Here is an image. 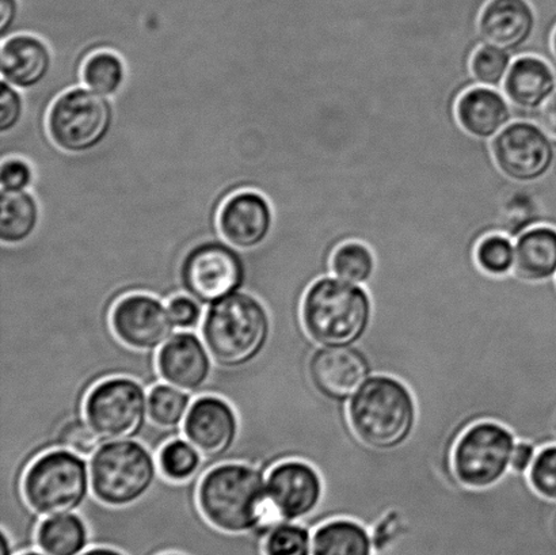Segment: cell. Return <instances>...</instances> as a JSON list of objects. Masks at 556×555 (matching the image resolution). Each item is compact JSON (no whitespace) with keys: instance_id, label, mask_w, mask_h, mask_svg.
<instances>
[{"instance_id":"obj_1","label":"cell","mask_w":556,"mask_h":555,"mask_svg":"<svg viewBox=\"0 0 556 555\" xmlns=\"http://www.w3.org/2000/svg\"><path fill=\"white\" fill-rule=\"evenodd\" d=\"M198 504L212 526L230 534H268L282 521L269 503L265 472L242 462H225L206 471L199 481Z\"/></svg>"},{"instance_id":"obj_2","label":"cell","mask_w":556,"mask_h":555,"mask_svg":"<svg viewBox=\"0 0 556 555\" xmlns=\"http://www.w3.org/2000/svg\"><path fill=\"white\" fill-rule=\"evenodd\" d=\"M201 339L216 366H248L264 352L271 333L265 304L249 291H239L205 310Z\"/></svg>"},{"instance_id":"obj_3","label":"cell","mask_w":556,"mask_h":555,"mask_svg":"<svg viewBox=\"0 0 556 555\" xmlns=\"http://www.w3.org/2000/svg\"><path fill=\"white\" fill-rule=\"evenodd\" d=\"M372 320V301L362 286L338 277L311 282L302 302V323L308 339L320 346H353Z\"/></svg>"},{"instance_id":"obj_4","label":"cell","mask_w":556,"mask_h":555,"mask_svg":"<svg viewBox=\"0 0 556 555\" xmlns=\"http://www.w3.org/2000/svg\"><path fill=\"white\" fill-rule=\"evenodd\" d=\"M348 416L359 442L374 450L390 451L410 439L417 406L405 383L389 375H376L354 394Z\"/></svg>"},{"instance_id":"obj_5","label":"cell","mask_w":556,"mask_h":555,"mask_svg":"<svg viewBox=\"0 0 556 555\" xmlns=\"http://www.w3.org/2000/svg\"><path fill=\"white\" fill-rule=\"evenodd\" d=\"M91 494L113 508L140 502L160 476L156 455L141 440L105 442L89 461Z\"/></svg>"},{"instance_id":"obj_6","label":"cell","mask_w":556,"mask_h":555,"mask_svg":"<svg viewBox=\"0 0 556 555\" xmlns=\"http://www.w3.org/2000/svg\"><path fill=\"white\" fill-rule=\"evenodd\" d=\"M22 494L40 518L79 513L91 494L89 464L70 451L49 450L27 467Z\"/></svg>"},{"instance_id":"obj_7","label":"cell","mask_w":556,"mask_h":555,"mask_svg":"<svg viewBox=\"0 0 556 555\" xmlns=\"http://www.w3.org/2000/svg\"><path fill=\"white\" fill-rule=\"evenodd\" d=\"M114 124L116 108L112 101L79 86L60 92L46 118L49 140L68 155H86L100 149L111 138Z\"/></svg>"},{"instance_id":"obj_8","label":"cell","mask_w":556,"mask_h":555,"mask_svg":"<svg viewBox=\"0 0 556 555\" xmlns=\"http://www.w3.org/2000/svg\"><path fill=\"white\" fill-rule=\"evenodd\" d=\"M247 280L248 264L243 253L220 239L204 238L192 244L179 263V292L203 306L243 291Z\"/></svg>"},{"instance_id":"obj_9","label":"cell","mask_w":556,"mask_h":555,"mask_svg":"<svg viewBox=\"0 0 556 555\" xmlns=\"http://www.w3.org/2000/svg\"><path fill=\"white\" fill-rule=\"evenodd\" d=\"M147 388L129 377L101 380L86 395L84 417L102 442L140 439L149 426Z\"/></svg>"},{"instance_id":"obj_10","label":"cell","mask_w":556,"mask_h":555,"mask_svg":"<svg viewBox=\"0 0 556 555\" xmlns=\"http://www.w3.org/2000/svg\"><path fill=\"white\" fill-rule=\"evenodd\" d=\"M516 440L508 428L497 422L473 424L457 440L452 453L457 481L470 489H489L510 469Z\"/></svg>"},{"instance_id":"obj_11","label":"cell","mask_w":556,"mask_h":555,"mask_svg":"<svg viewBox=\"0 0 556 555\" xmlns=\"http://www.w3.org/2000/svg\"><path fill=\"white\" fill-rule=\"evenodd\" d=\"M182 437L203 456V466L193 478L200 481L236 445L239 437L238 413L230 402L219 395H198L185 417Z\"/></svg>"},{"instance_id":"obj_12","label":"cell","mask_w":556,"mask_h":555,"mask_svg":"<svg viewBox=\"0 0 556 555\" xmlns=\"http://www.w3.org/2000/svg\"><path fill=\"white\" fill-rule=\"evenodd\" d=\"M490 146L500 172L515 182L541 181L554 166L553 141L541 127L530 122L506 125Z\"/></svg>"},{"instance_id":"obj_13","label":"cell","mask_w":556,"mask_h":555,"mask_svg":"<svg viewBox=\"0 0 556 555\" xmlns=\"http://www.w3.org/2000/svg\"><path fill=\"white\" fill-rule=\"evenodd\" d=\"M114 337L128 350L156 353L173 336L174 325L162 299L146 292L119 298L111 312Z\"/></svg>"},{"instance_id":"obj_14","label":"cell","mask_w":556,"mask_h":555,"mask_svg":"<svg viewBox=\"0 0 556 555\" xmlns=\"http://www.w3.org/2000/svg\"><path fill=\"white\" fill-rule=\"evenodd\" d=\"M266 493L281 520L304 521L321 505L324 478L308 462L282 461L266 475Z\"/></svg>"},{"instance_id":"obj_15","label":"cell","mask_w":556,"mask_h":555,"mask_svg":"<svg viewBox=\"0 0 556 555\" xmlns=\"http://www.w3.org/2000/svg\"><path fill=\"white\" fill-rule=\"evenodd\" d=\"M258 531L230 534L217 530L200 510H193L167 531L163 548L182 555H266Z\"/></svg>"},{"instance_id":"obj_16","label":"cell","mask_w":556,"mask_h":555,"mask_svg":"<svg viewBox=\"0 0 556 555\" xmlns=\"http://www.w3.org/2000/svg\"><path fill=\"white\" fill-rule=\"evenodd\" d=\"M370 373L367 355L353 346H321L307 362L309 383L316 393L340 404L353 399Z\"/></svg>"},{"instance_id":"obj_17","label":"cell","mask_w":556,"mask_h":555,"mask_svg":"<svg viewBox=\"0 0 556 555\" xmlns=\"http://www.w3.org/2000/svg\"><path fill=\"white\" fill-rule=\"evenodd\" d=\"M216 217L223 239L243 252L263 247L274 232V205L258 190L244 189L230 194L220 204Z\"/></svg>"},{"instance_id":"obj_18","label":"cell","mask_w":556,"mask_h":555,"mask_svg":"<svg viewBox=\"0 0 556 555\" xmlns=\"http://www.w3.org/2000/svg\"><path fill=\"white\" fill-rule=\"evenodd\" d=\"M156 367L162 382L198 396L210 382L215 363L200 336L179 330L156 352Z\"/></svg>"},{"instance_id":"obj_19","label":"cell","mask_w":556,"mask_h":555,"mask_svg":"<svg viewBox=\"0 0 556 555\" xmlns=\"http://www.w3.org/2000/svg\"><path fill=\"white\" fill-rule=\"evenodd\" d=\"M535 27V10L528 0H489L479 11L481 41L501 51H519L531 40Z\"/></svg>"},{"instance_id":"obj_20","label":"cell","mask_w":556,"mask_h":555,"mask_svg":"<svg viewBox=\"0 0 556 555\" xmlns=\"http://www.w3.org/2000/svg\"><path fill=\"white\" fill-rule=\"evenodd\" d=\"M53 70V53L43 38L30 33H16L2 41L0 73L2 79L22 91L46 84Z\"/></svg>"},{"instance_id":"obj_21","label":"cell","mask_w":556,"mask_h":555,"mask_svg":"<svg viewBox=\"0 0 556 555\" xmlns=\"http://www.w3.org/2000/svg\"><path fill=\"white\" fill-rule=\"evenodd\" d=\"M456 118L468 135L481 140L495 138L509 125L511 112L506 98L490 87L471 86L456 102Z\"/></svg>"},{"instance_id":"obj_22","label":"cell","mask_w":556,"mask_h":555,"mask_svg":"<svg viewBox=\"0 0 556 555\" xmlns=\"http://www.w3.org/2000/svg\"><path fill=\"white\" fill-rule=\"evenodd\" d=\"M555 89L556 78L553 68L536 56L515 60L504 80L506 100L519 111H536L548 101Z\"/></svg>"},{"instance_id":"obj_23","label":"cell","mask_w":556,"mask_h":555,"mask_svg":"<svg viewBox=\"0 0 556 555\" xmlns=\"http://www.w3.org/2000/svg\"><path fill=\"white\" fill-rule=\"evenodd\" d=\"M514 275L525 282H547L556 275V228L535 226L517 238Z\"/></svg>"},{"instance_id":"obj_24","label":"cell","mask_w":556,"mask_h":555,"mask_svg":"<svg viewBox=\"0 0 556 555\" xmlns=\"http://www.w3.org/2000/svg\"><path fill=\"white\" fill-rule=\"evenodd\" d=\"M42 210L36 194L22 192L0 193V241L5 247L29 242L41 226Z\"/></svg>"},{"instance_id":"obj_25","label":"cell","mask_w":556,"mask_h":555,"mask_svg":"<svg viewBox=\"0 0 556 555\" xmlns=\"http://www.w3.org/2000/svg\"><path fill=\"white\" fill-rule=\"evenodd\" d=\"M193 395L174 386L160 382L149 390L147 396V415L150 427L160 433L163 443L182 437V426Z\"/></svg>"},{"instance_id":"obj_26","label":"cell","mask_w":556,"mask_h":555,"mask_svg":"<svg viewBox=\"0 0 556 555\" xmlns=\"http://www.w3.org/2000/svg\"><path fill=\"white\" fill-rule=\"evenodd\" d=\"M313 555H374L372 535L357 520H327L313 531Z\"/></svg>"},{"instance_id":"obj_27","label":"cell","mask_w":556,"mask_h":555,"mask_svg":"<svg viewBox=\"0 0 556 555\" xmlns=\"http://www.w3.org/2000/svg\"><path fill=\"white\" fill-rule=\"evenodd\" d=\"M37 547L47 555H80L90 547V529L79 513L49 516L37 530Z\"/></svg>"},{"instance_id":"obj_28","label":"cell","mask_w":556,"mask_h":555,"mask_svg":"<svg viewBox=\"0 0 556 555\" xmlns=\"http://www.w3.org/2000/svg\"><path fill=\"white\" fill-rule=\"evenodd\" d=\"M80 80L90 90L105 97H116L128 79L125 60L117 52L98 49L81 60Z\"/></svg>"},{"instance_id":"obj_29","label":"cell","mask_w":556,"mask_h":555,"mask_svg":"<svg viewBox=\"0 0 556 555\" xmlns=\"http://www.w3.org/2000/svg\"><path fill=\"white\" fill-rule=\"evenodd\" d=\"M374 250L367 243L348 241L340 244L331 254L330 269L338 279L352 285H369L376 274Z\"/></svg>"},{"instance_id":"obj_30","label":"cell","mask_w":556,"mask_h":555,"mask_svg":"<svg viewBox=\"0 0 556 555\" xmlns=\"http://www.w3.org/2000/svg\"><path fill=\"white\" fill-rule=\"evenodd\" d=\"M160 475L170 482L193 480L203 466V456L184 437H177L163 444L156 455Z\"/></svg>"},{"instance_id":"obj_31","label":"cell","mask_w":556,"mask_h":555,"mask_svg":"<svg viewBox=\"0 0 556 555\" xmlns=\"http://www.w3.org/2000/svg\"><path fill=\"white\" fill-rule=\"evenodd\" d=\"M313 530L300 521H278L264 540L266 555H313Z\"/></svg>"},{"instance_id":"obj_32","label":"cell","mask_w":556,"mask_h":555,"mask_svg":"<svg viewBox=\"0 0 556 555\" xmlns=\"http://www.w3.org/2000/svg\"><path fill=\"white\" fill-rule=\"evenodd\" d=\"M516 249L504 234H490L478 242L476 261L479 269L489 276L504 277L514 270Z\"/></svg>"},{"instance_id":"obj_33","label":"cell","mask_w":556,"mask_h":555,"mask_svg":"<svg viewBox=\"0 0 556 555\" xmlns=\"http://www.w3.org/2000/svg\"><path fill=\"white\" fill-rule=\"evenodd\" d=\"M510 62V53L483 43L472 53L470 62L472 78L479 86L495 89L504 84L509 73Z\"/></svg>"},{"instance_id":"obj_34","label":"cell","mask_w":556,"mask_h":555,"mask_svg":"<svg viewBox=\"0 0 556 555\" xmlns=\"http://www.w3.org/2000/svg\"><path fill=\"white\" fill-rule=\"evenodd\" d=\"M102 440L89 426L85 417L73 418L60 427L53 439V449L70 451V453L91 458L101 447Z\"/></svg>"},{"instance_id":"obj_35","label":"cell","mask_w":556,"mask_h":555,"mask_svg":"<svg viewBox=\"0 0 556 555\" xmlns=\"http://www.w3.org/2000/svg\"><path fill=\"white\" fill-rule=\"evenodd\" d=\"M530 482L539 497L556 503V444L539 451L530 470Z\"/></svg>"},{"instance_id":"obj_36","label":"cell","mask_w":556,"mask_h":555,"mask_svg":"<svg viewBox=\"0 0 556 555\" xmlns=\"http://www.w3.org/2000/svg\"><path fill=\"white\" fill-rule=\"evenodd\" d=\"M0 92V133L8 135L14 133L24 122L26 108L25 97L9 81L2 79Z\"/></svg>"},{"instance_id":"obj_37","label":"cell","mask_w":556,"mask_h":555,"mask_svg":"<svg viewBox=\"0 0 556 555\" xmlns=\"http://www.w3.org/2000/svg\"><path fill=\"white\" fill-rule=\"evenodd\" d=\"M35 181V167L25 157L9 156L2 160V166H0V185H2V190L22 192V190L31 188Z\"/></svg>"},{"instance_id":"obj_38","label":"cell","mask_w":556,"mask_h":555,"mask_svg":"<svg viewBox=\"0 0 556 555\" xmlns=\"http://www.w3.org/2000/svg\"><path fill=\"white\" fill-rule=\"evenodd\" d=\"M166 304L174 328L194 331L203 324L205 314L203 304H200L195 299L187 295V293H178Z\"/></svg>"},{"instance_id":"obj_39","label":"cell","mask_w":556,"mask_h":555,"mask_svg":"<svg viewBox=\"0 0 556 555\" xmlns=\"http://www.w3.org/2000/svg\"><path fill=\"white\" fill-rule=\"evenodd\" d=\"M536 455V447L532 443H516L514 454H511L510 470L515 475H526L527 471L531 470Z\"/></svg>"},{"instance_id":"obj_40","label":"cell","mask_w":556,"mask_h":555,"mask_svg":"<svg viewBox=\"0 0 556 555\" xmlns=\"http://www.w3.org/2000/svg\"><path fill=\"white\" fill-rule=\"evenodd\" d=\"M18 16V0H0V38L2 41L14 35Z\"/></svg>"},{"instance_id":"obj_41","label":"cell","mask_w":556,"mask_h":555,"mask_svg":"<svg viewBox=\"0 0 556 555\" xmlns=\"http://www.w3.org/2000/svg\"><path fill=\"white\" fill-rule=\"evenodd\" d=\"M539 122H541L542 129L546 133L548 139L556 147V92L544 103Z\"/></svg>"},{"instance_id":"obj_42","label":"cell","mask_w":556,"mask_h":555,"mask_svg":"<svg viewBox=\"0 0 556 555\" xmlns=\"http://www.w3.org/2000/svg\"><path fill=\"white\" fill-rule=\"evenodd\" d=\"M80 555H127L123 552L117 551V548L114 547H108V546H91L87 548L85 553H81Z\"/></svg>"},{"instance_id":"obj_43","label":"cell","mask_w":556,"mask_h":555,"mask_svg":"<svg viewBox=\"0 0 556 555\" xmlns=\"http://www.w3.org/2000/svg\"><path fill=\"white\" fill-rule=\"evenodd\" d=\"M0 553L2 555H15L13 543L4 531H0Z\"/></svg>"},{"instance_id":"obj_44","label":"cell","mask_w":556,"mask_h":555,"mask_svg":"<svg viewBox=\"0 0 556 555\" xmlns=\"http://www.w3.org/2000/svg\"><path fill=\"white\" fill-rule=\"evenodd\" d=\"M552 529H553L554 534L556 537V504H555V507H554V510H553V516H552Z\"/></svg>"},{"instance_id":"obj_45","label":"cell","mask_w":556,"mask_h":555,"mask_svg":"<svg viewBox=\"0 0 556 555\" xmlns=\"http://www.w3.org/2000/svg\"><path fill=\"white\" fill-rule=\"evenodd\" d=\"M18 555H47L46 553H42L40 548H35V551L25 552Z\"/></svg>"},{"instance_id":"obj_46","label":"cell","mask_w":556,"mask_h":555,"mask_svg":"<svg viewBox=\"0 0 556 555\" xmlns=\"http://www.w3.org/2000/svg\"><path fill=\"white\" fill-rule=\"evenodd\" d=\"M552 43H553V52H554V56L556 59V29L555 31L553 33V40H552Z\"/></svg>"},{"instance_id":"obj_47","label":"cell","mask_w":556,"mask_h":555,"mask_svg":"<svg viewBox=\"0 0 556 555\" xmlns=\"http://www.w3.org/2000/svg\"><path fill=\"white\" fill-rule=\"evenodd\" d=\"M163 555H182V554H178V553H167V554H163Z\"/></svg>"}]
</instances>
